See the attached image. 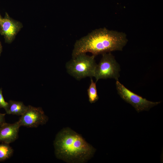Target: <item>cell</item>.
<instances>
[{"mask_svg": "<svg viewBox=\"0 0 163 163\" xmlns=\"http://www.w3.org/2000/svg\"><path fill=\"white\" fill-rule=\"evenodd\" d=\"M128 40L125 33L106 28L96 29L75 42L72 58L82 53L90 52L95 56L114 51H121Z\"/></svg>", "mask_w": 163, "mask_h": 163, "instance_id": "1", "label": "cell"}, {"mask_svg": "<svg viewBox=\"0 0 163 163\" xmlns=\"http://www.w3.org/2000/svg\"><path fill=\"white\" fill-rule=\"evenodd\" d=\"M53 145L56 157L69 163L86 162L96 151L81 135L69 127L63 128L57 133Z\"/></svg>", "mask_w": 163, "mask_h": 163, "instance_id": "2", "label": "cell"}, {"mask_svg": "<svg viewBox=\"0 0 163 163\" xmlns=\"http://www.w3.org/2000/svg\"><path fill=\"white\" fill-rule=\"evenodd\" d=\"M95 56H89L86 53L79 54L67 62L66 66L68 72L77 79L87 77H94L97 64Z\"/></svg>", "mask_w": 163, "mask_h": 163, "instance_id": "3", "label": "cell"}, {"mask_svg": "<svg viewBox=\"0 0 163 163\" xmlns=\"http://www.w3.org/2000/svg\"><path fill=\"white\" fill-rule=\"evenodd\" d=\"M102 57L95 70L94 77L96 82L101 79L113 78L118 81L120 77V66L114 56L110 53L102 54Z\"/></svg>", "mask_w": 163, "mask_h": 163, "instance_id": "4", "label": "cell"}, {"mask_svg": "<svg viewBox=\"0 0 163 163\" xmlns=\"http://www.w3.org/2000/svg\"><path fill=\"white\" fill-rule=\"evenodd\" d=\"M116 85L118 94L120 97L125 101L131 104L138 113L148 111L161 102V101H151L143 98L126 88L119 81H116Z\"/></svg>", "mask_w": 163, "mask_h": 163, "instance_id": "5", "label": "cell"}, {"mask_svg": "<svg viewBox=\"0 0 163 163\" xmlns=\"http://www.w3.org/2000/svg\"><path fill=\"white\" fill-rule=\"evenodd\" d=\"M48 119V117L45 114L41 107L29 105L18 121L21 126L34 128L45 124Z\"/></svg>", "mask_w": 163, "mask_h": 163, "instance_id": "6", "label": "cell"}, {"mask_svg": "<svg viewBox=\"0 0 163 163\" xmlns=\"http://www.w3.org/2000/svg\"><path fill=\"white\" fill-rule=\"evenodd\" d=\"M1 33L4 36L6 42L9 43L14 40L22 27L18 21L12 20L8 15L0 19Z\"/></svg>", "mask_w": 163, "mask_h": 163, "instance_id": "7", "label": "cell"}, {"mask_svg": "<svg viewBox=\"0 0 163 163\" xmlns=\"http://www.w3.org/2000/svg\"><path fill=\"white\" fill-rule=\"evenodd\" d=\"M21 126L18 121L11 124L5 122L0 126V142L10 144L18 137Z\"/></svg>", "mask_w": 163, "mask_h": 163, "instance_id": "8", "label": "cell"}, {"mask_svg": "<svg viewBox=\"0 0 163 163\" xmlns=\"http://www.w3.org/2000/svg\"><path fill=\"white\" fill-rule=\"evenodd\" d=\"M8 108L7 114L21 116L27 109L28 106H25L22 102L11 100L8 102Z\"/></svg>", "mask_w": 163, "mask_h": 163, "instance_id": "9", "label": "cell"}, {"mask_svg": "<svg viewBox=\"0 0 163 163\" xmlns=\"http://www.w3.org/2000/svg\"><path fill=\"white\" fill-rule=\"evenodd\" d=\"M14 150L9 144L0 142V161H4L13 155Z\"/></svg>", "mask_w": 163, "mask_h": 163, "instance_id": "10", "label": "cell"}, {"mask_svg": "<svg viewBox=\"0 0 163 163\" xmlns=\"http://www.w3.org/2000/svg\"><path fill=\"white\" fill-rule=\"evenodd\" d=\"M96 83L94 82L92 78H91V83L87 90V92L89 101L91 104L95 103L99 99Z\"/></svg>", "mask_w": 163, "mask_h": 163, "instance_id": "11", "label": "cell"}, {"mask_svg": "<svg viewBox=\"0 0 163 163\" xmlns=\"http://www.w3.org/2000/svg\"><path fill=\"white\" fill-rule=\"evenodd\" d=\"M0 108H3L7 113L8 108V103L6 102L2 95V89L0 88Z\"/></svg>", "mask_w": 163, "mask_h": 163, "instance_id": "12", "label": "cell"}, {"mask_svg": "<svg viewBox=\"0 0 163 163\" xmlns=\"http://www.w3.org/2000/svg\"><path fill=\"white\" fill-rule=\"evenodd\" d=\"M5 114L0 113V126L5 122Z\"/></svg>", "mask_w": 163, "mask_h": 163, "instance_id": "13", "label": "cell"}, {"mask_svg": "<svg viewBox=\"0 0 163 163\" xmlns=\"http://www.w3.org/2000/svg\"><path fill=\"white\" fill-rule=\"evenodd\" d=\"M2 51V47L1 43L0 42V56Z\"/></svg>", "mask_w": 163, "mask_h": 163, "instance_id": "14", "label": "cell"}, {"mask_svg": "<svg viewBox=\"0 0 163 163\" xmlns=\"http://www.w3.org/2000/svg\"><path fill=\"white\" fill-rule=\"evenodd\" d=\"M1 18V16H0V19Z\"/></svg>", "mask_w": 163, "mask_h": 163, "instance_id": "15", "label": "cell"}, {"mask_svg": "<svg viewBox=\"0 0 163 163\" xmlns=\"http://www.w3.org/2000/svg\"></svg>", "mask_w": 163, "mask_h": 163, "instance_id": "16", "label": "cell"}]
</instances>
